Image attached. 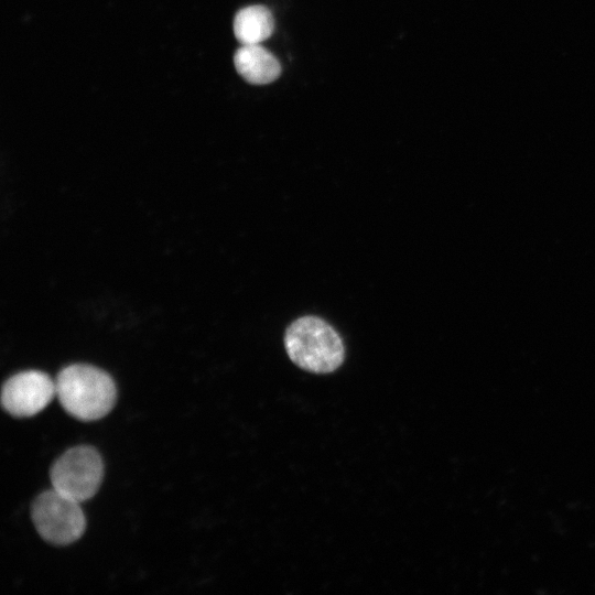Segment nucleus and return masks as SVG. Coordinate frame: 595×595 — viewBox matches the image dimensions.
I'll use <instances>...</instances> for the list:
<instances>
[{"label": "nucleus", "instance_id": "nucleus-1", "mask_svg": "<svg viewBox=\"0 0 595 595\" xmlns=\"http://www.w3.org/2000/svg\"><path fill=\"white\" fill-rule=\"evenodd\" d=\"M56 397L64 410L82 421L104 418L117 397L112 378L91 365L74 364L63 368L55 380Z\"/></svg>", "mask_w": 595, "mask_h": 595}, {"label": "nucleus", "instance_id": "nucleus-2", "mask_svg": "<svg viewBox=\"0 0 595 595\" xmlns=\"http://www.w3.org/2000/svg\"><path fill=\"white\" fill-rule=\"evenodd\" d=\"M284 346L290 359L314 374L335 371L344 361L339 334L317 316H302L286 328Z\"/></svg>", "mask_w": 595, "mask_h": 595}, {"label": "nucleus", "instance_id": "nucleus-3", "mask_svg": "<svg viewBox=\"0 0 595 595\" xmlns=\"http://www.w3.org/2000/svg\"><path fill=\"white\" fill-rule=\"evenodd\" d=\"M80 502L52 488L33 501L31 517L39 534L55 545H67L78 540L86 528Z\"/></svg>", "mask_w": 595, "mask_h": 595}, {"label": "nucleus", "instance_id": "nucleus-4", "mask_svg": "<svg viewBox=\"0 0 595 595\" xmlns=\"http://www.w3.org/2000/svg\"><path fill=\"white\" fill-rule=\"evenodd\" d=\"M50 477L55 490L83 502L97 493L104 477V463L94 447L75 446L54 462Z\"/></svg>", "mask_w": 595, "mask_h": 595}, {"label": "nucleus", "instance_id": "nucleus-5", "mask_svg": "<svg viewBox=\"0 0 595 595\" xmlns=\"http://www.w3.org/2000/svg\"><path fill=\"white\" fill-rule=\"evenodd\" d=\"M56 394L55 381L39 370H25L10 377L2 386L1 404L17 418L42 411Z\"/></svg>", "mask_w": 595, "mask_h": 595}, {"label": "nucleus", "instance_id": "nucleus-6", "mask_svg": "<svg viewBox=\"0 0 595 595\" xmlns=\"http://www.w3.org/2000/svg\"><path fill=\"white\" fill-rule=\"evenodd\" d=\"M238 74L253 85L274 82L281 74V64L277 57L259 44L241 45L234 55Z\"/></svg>", "mask_w": 595, "mask_h": 595}, {"label": "nucleus", "instance_id": "nucleus-7", "mask_svg": "<svg viewBox=\"0 0 595 595\" xmlns=\"http://www.w3.org/2000/svg\"><path fill=\"white\" fill-rule=\"evenodd\" d=\"M274 19L271 11L259 4L240 9L234 19V33L241 45L259 44L271 36Z\"/></svg>", "mask_w": 595, "mask_h": 595}]
</instances>
